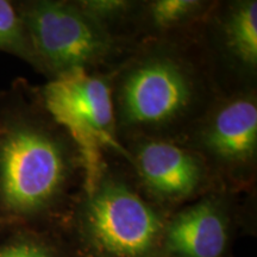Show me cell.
I'll return each instance as SVG.
<instances>
[{
    "label": "cell",
    "instance_id": "1",
    "mask_svg": "<svg viewBox=\"0 0 257 257\" xmlns=\"http://www.w3.org/2000/svg\"><path fill=\"white\" fill-rule=\"evenodd\" d=\"M86 181L85 161L48 113L36 86L0 95V223L54 230Z\"/></svg>",
    "mask_w": 257,
    "mask_h": 257
},
{
    "label": "cell",
    "instance_id": "2",
    "mask_svg": "<svg viewBox=\"0 0 257 257\" xmlns=\"http://www.w3.org/2000/svg\"><path fill=\"white\" fill-rule=\"evenodd\" d=\"M110 83L121 144L138 137L180 141L223 94L197 36L134 44Z\"/></svg>",
    "mask_w": 257,
    "mask_h": 257
},
{
    "label": "cell",
    "instance_id": "3",
    "mask_svg": "<svg viewBox=\"0 0 257 257\" xmlns=\"http://www.w3.org/2000/svg\"><path fill=\"white\" fill-rule=\"evenodd\" d=\"M168 216L141 194L123 157L106 154L53 231L72 257H162Z\"/></svg>",
    "mask_w": 257,
    "mask_h": 257
},
{
    "label": "cell",
    "instance_id": "4",
    "mask_svg": "<svg viewBox=\"0 0 257 257\" xmlns=\"http://www.w3.org/2000/svg\"><path fill=\"white\" fill-rule=\"evenodd\" d=\"M48 80L76 69L111 73L128 48L86 14L75 0L15 2Z\"/></svg>",
    "mask_w": 257,
    "mask_h": 257
},
{
    "label": "cell",
    "instance_id": "5",
    "mask_svg": "<svg viewBox=\"0 0 257 257\" xmlns=\"http://www.w3.org/2000/svg\"><path fill=\"white\" fill-rule=\"evenodd\" d=\"M37 89L48 113L81 153L86 167L83 188L94 184L106 154L125 159L115 127L110 73L76 69L48 80Z\"/></svg>",
    "mask_w": 257,
    "mask_h": 257
},
{
    "label": "cell",
    "instance_id": "6",
    "mask_svg": "<svg viewBox=\"0 0 257 257\" xmlns=\"http://www.w3.org/2000/svg\"><path fill=\"white\" fill-rule=\"evenodd\" d=\"M178 142L200 155L220 187L256 192L257 88L221 94Z\"/></svg>",
    "mask_w": 257,
    "mask_h": 257
},
{
    "label": "cell",
    "instance_id": "7",
    "mask_svg": "<svg viewBox=\"0 0 257 257\" xmlns=\"http://www.w3.org/2000/svg\"><path fill=\"white\" fill-rule=\"evenodd\" d=\"M123 146L137 189L167 214L223 188L200 155L178 141L138 137Z\"/></svg>",
    "mask_w": 257,
    "mask_h": 257
},
{
    "label": "cell",
    "instance_id": "8",
    "mask_svg": "<svg viewBox=\"0 0 257 257\" xmlns=\"http://www.w3.org/2000/svg\"><path fill=\"white\" fill-rule=\"evenodd\" d=\"M197 40L223 94L257 88L256 0H214Z\"/></svg>",
    "mask_w": 257,
    "mask_h": 257
},
{
    "label": "cell",
    "instance_id": "9",
    "mask_svg": "<svg viewBox=\"0 0 257 257\" xmlns=\"http://www.w3.org/2000/svg\"><path fill=\"white\" fill-rule=\"evenodd\" d=\"M256 192L211 191L169 214L163 232L162 257H231L238 226Z\"/></svg>",
    "mask_w": 257,
    "mask_h": 257
},
{
    "label": "cell",
    "instance_id": "10",
    "mask_svg": "<svg viewBox=\"0 0 257 257\" xmlns=\"http://www.w3.org/2000/svg\"><path fill=\"white\" fill-rule=\"evenodd\" d=\"M214 0H135L127 43L197 36Z\"/></svg>",
    "mask_w": 257,
    "mask_h": 257
},
{
    "label": "cell",
    "instance_id": "11",
    "mask_svg": "<svg viewBox=\"0 0 257 257\" xmlns=\"http://www.w3.org/2000/svg\"><path fill=\"white\" fill-rule=\"evenodd\" d=\"M16 230L0 242V257H72L53 230L15 225Z\"/></svg>",
    "mask_w": 257,
    "mask_h": 257
},
{
    "label": "cell",
    "instance_id": "12",
    "mask_svg": "<svg viewBox=\"0 0 257 257\" xmlns=\"http://www.w3.org/2000/svg\"><path fill=\"white\" fill-rule=\"evenodd\" d=\"M0 51L23 60L40 73V63L27 28L15 2L9 0H0Z\"/></svg>",
    "mask_w": 257,
    "mask_h": 257
},
{
    "label": "cell",
    "instance_id": "13",
    "mask_svg": "<svg viewBox=\"0 0 257 257\" xmlns=\"http://www.w3.org/2000/svg\"><path fill=\"white\" fill-rule=\"evenodd\" d=\"M0 226H4V225H3L2 223H0Z\"/></svg>",
    "mask_w": 257,
    "mask_h": 257
}]
</instances>
